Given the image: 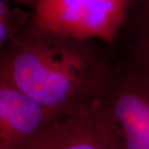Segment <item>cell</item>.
Here are the masks:
<instances>
[{"mask_svg":"<svg viewBox=\"0 0 149 149\" xmlns=\"http://www.w3.org/2000/svg\"><path fill=\"white\" fill-rule=\"evenodd\" d=\"M30 16L2 50L0 81L58 117L97 106L115 61L113 47L40 28Z\"/></svg>","mask_w":149,"mask_h":149,"instance_id":"cell-1","label":"cell"},{"mask_svg":"<svg viewBox=\"0 0 149 149\" xmlns=\"http://www.w3.org/2000/svg\"><path fill=\"white\" fill-rule=\"evenodd\" d=\"M98 107L113 133L118 149H149L148 70L115 54Z\"/></svg>","mask_w":149,"mask_h":149,"instance_id":"cell-2","label":"cell"},{"mask_svg":"<svg viewBox=\"0 0 149 149\" xmlns=\"http://www.w3.org/2000/svg\"><path fill=\"white\" fill-rule=\"evenodd\" d=\"M129 9V0H39L30 21L59 35L112 46Z\"/></svg>","mask_w":149,"mask_h":149,"instance_id":"cell-3","label":"cell"},{"mask_svg":"<svg viewBox=\"0 0 149 149\" xmlns=\"http://www.w3.org/2000/svg\"><path fill=\"white\" fill-rule=\"evenodd\" d=\"M26 149H118L109 124L99 107L61 116Z\"/></svg>","mask_w":149,"mask_h":149,"instance_id":"cell-4","label":"cell"},{"mask_svg":"<svg viewBox=\"0 0 149 149\" xmlns=\"http://www.w3.org/2000/svg\"><path fill=\"white\" fill-rule=\"evenodd\" d=\"M58 118L0 81V149H26Z\"/></svg>","mask_w":149,"mask_h":149,"instance_id":"cell-5","label":"cell"},{"mask_svg":"<svg viewBox=\"0 0 149 149\" xmlns=\"http://www.w3.org/2000/svg\"><path fill=\"white\" fill-rule=\"evenodd\" d=\"M112 47L118 56L149 70V15L128 16Z\"/></svg>","mask_w":149,"mask_h":149,"instance_id":"cell-6","label":"cell"},{"mask_svg":"<svg viewBox=\"0 0 149 149\" xmlns=\"http://www.w3.org/2000/svg\"><path fill=\"white\" fill-rule=\"evenodd\" d=\"M28 16L29 15H27V17L23 16L22 14L17 16L15 13L0 16V55L14 27Z\"/></svg>","mask_w":149,"mask_h":149,"instance_id":"cell-7","label":"cell"},{"mask_svg":"<svg viewBox=\"0 0 149 149\" xmlns=\"http://www.w3.org/2000/svg\"><path fill=\"white\" fill-rule=\"evenodd\" d=\"M130 9L128 16L149 15V0H129Z\"/></svg>","mask_w":149,"mask_h":149,"instance_id":"cell-8","label":"cell"},{"mask_svg":"<svg viewBox=\"0 0 149 149\" xmlns=\"http://www.w3.org/2000/svg\"><path fill=\"white\" fill-rule=\"evenodd\" d=\"M14 13L8 4L7 3V0H0V16L10 15Z\"/></svg>","mask_w":149,"mask_h":149,"instance_id":"cell-9","label":"cell"},{"mask_svg":"<svg viewBox=\"0 0 149 149\" xmlns=\"http://www.w3.org/2000/svg\"><path fill=\"white\" fill-rule=\"evenodd\" d=\"M8 1H11V2L17 3V4L26 6V7H28V8L33 9L36 7L39 0H8Z\"/></svg>","mask_w":149,"mask_h":149,"instance_id":"cell-10","label":"cell"}]
</instances>
